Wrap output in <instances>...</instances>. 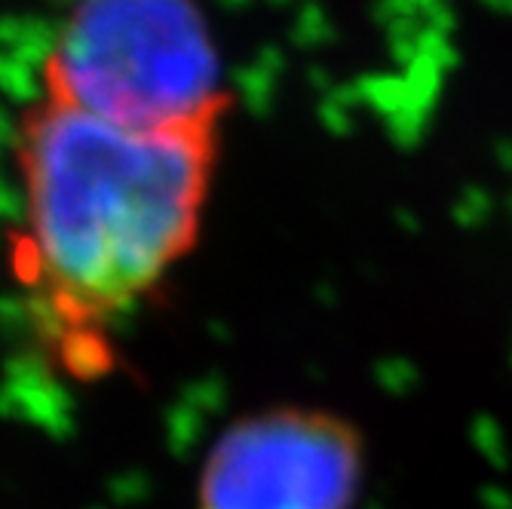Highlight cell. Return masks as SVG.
Here are the masks:
<instances>
[{
	"instance_id": "3957f363",
	"label": "cell",
	"mask_w": 512,
	"mask_h": 509,
	"mask_svg": "<svg viewBox=\"0 0 512 509\" xmlns=\"http://www.w3.org/2000/svg\"><path fill=\"white\" fill-rule=\"evenodd\" d=\"M365 439L319 405H270L227 424L203 457L197 509H353Z\"/></svg>"
},
{
	"instance_id": "7a4b0ae2",
	"label": "cell",
	"mask_w": 512,
	"mask_h": 509,
	"mask_svg": "<svg viewBox=\"0 0 512 509\" xmlns=\"http://www.w3.org/2000/svg\"><path fill=\"white\" fill-rule=\"evenodd\" d=\"M40 96L129 129H224L234 105L197 0H77L40 65Z\"/></svg>"
},
{
	"instance_id": "6da1fadb",
	"label": "cell",
	"mask_w": 512,
	"mask_h": 509,
	"mask_svg": "<svg viewBox=\"0 0 512 509\" xmlns=\"http://www.w3.org/2000/svg\"><path fill=\"white\" fill-rule=\"evenodd\" d=\"M224 129H129L37 96L16 123L13 280L62 347L92 359L203 234Z\"/></svg>"
}]
</instances>
